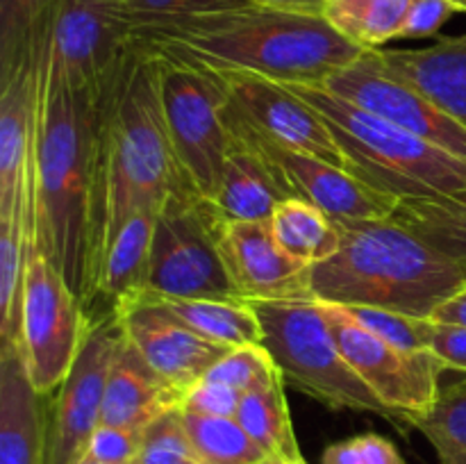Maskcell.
Masks as SVG:
<instances>
[{"label":"cell","mask_w":466,"mask_h":464,"mask_svg":"<svg viewBox=\"0 0 466 464\" xmlns=\"http://www.w3.org/2000/svg\"><path fill=\"white\" fill-rule=\"evenodd\" d=\"M89 262L86 300L114 237L132 214L159 212L182 189L157 85V57L132 45L89 109ZM189 189V187H187Z\"/></svg>","instance_id":"obj_1"},{"label":"cell","mask_w":466,"mask_h":464,"mask_svg":"<svg viewBox=\"0 0 466 464\" xmlns=\"http://www.w3.org/2000/svg\"><path fill=\"white\" fill-rule=\"evenodd\" d=\"M132 41L198 66L258 73L282 85H323L367 53L323 16L262 5L139 23Z\"/></svg>","instance_id":"obj_2"},{"label":"cell","mask_w":466,"mask_h":464,"mask_svg":"<svg viewBox=\"0 0 466 464\" xmlns=\"http://www.w3.org/2000/svg\"><path fill=\"white\" fill-rule=\"evenodd\" d=\"M35 50L32 162L36 182V226L46 257L77 300L86 294L89 262V109L91 98L73 91L39 35Z\"/></svg>","instance_id":"obj_3"},{"label":"cell","mask_w":466,"mask_h":464,"mask_svg":"<svg viewBox=\"0 0 466 464\" xmlns=\"http://www.w3.org/2000/svg\"><path fill=\"white\" fill-rule=\"evenodd\" d=\"M335 226L339 248L309 273L319 303L432 318L441 303L466 289V262L431 248L394 218H339Z\"/></svg>","instance_id":"obj_4"},{"label":"cell","mask_w":466,"mask_h":464,"mask_svg":"<svg viewBox=\"0 0 466 464\" xmlns=\"http://www.w3.org/2000/svg\"><path fill=\"white\" fill-rule=\"evenodd\" d=\"M317 109L350 173L373 189L403 198H431L466 187V162L419 139L396 123L362 109L321 85H287Z\"/></svg>","instance_id":"obj_5"},{"label":"cell","mask_w":466,"mask_h":464,"mask_svg":"<svg viewBox=\"0 0 466 464\" xmlns=\"http://www.w3.org/2000/svg\"><path fill=\"white\" fill-rule=\"evenodd\" d=\"M250 305L262 323V346L285 385L330 409L369 412L408 428L346 362L319 300H255Z\"/></svg>","instance_id":"obj_6"},{"label":"cell","mask_w":466,"mask_h":464,"mask_svg":"<svg viewBox=\"0 0 466 464\" xmlns=\"http://www.w3.org/2000/svg\"><path fill=\"white\" fill-rule=\"evenodd\" d=\"M150 53L157 57L159 98L177 171L191 191L212 200L230 146L223 118L228 103L226 86L198 64L155 50Z\"/></svg>","instance_id":"obj_7"},{"label":"cell","mask_w":466,"mask_h":464,"mask_svg":"<svg viewBox=\"0 0 466 464\" xmlns=\"http://www.w3.org/2000/svg\"><path fill=\"white\" fill-rule=\"evenodd\" d=\"M23 209H25L27 250L25 280H23L21 353L25 358L32 385L39 394L50 396L71 371L89 321L77 296L41 248L36 207L23 203Z\"/></svg>","instance_id":"obj_8"},{"label":"cell","mask_w":466,"mask_h":464,"mask_svg":"<svg viewBox=\"0 0 466 464\" xmlns=\"http://www.w3.org/2000/svg\"><path fill=\"white\" fill-rule=\"evenodd\" d=\"M214 221L212 203L196 191L182 187L168 196L155 218L148 280L141 300H241L218 253Z\"/></svg>","instance_id":"obj_9"},{"label":"cell","mask_w":466,"mask_h":464,"mask_svg":"<svg viewBox=\"0 0 466 464\" xmlns=\"http://www.w3.org/2000/svg\"><path fill=\"white\" fill-rule=\"evenodd\" d=\"M35 32L73 91L91 100L135 45L127 0H57Z\"/></svg>","instance_id":"obj_10"},{"label":"cell","mask_w":466,"mask_h":464,"mask_svg":"<svg viewBox=\"0 0 466 464\" xmlns=\"http://www.w3.org/2000/svg\"><path fill=\"white\" fill-rule=\"evenodd\" d=\"M346 362L408 428L435 405L446 364L432 350H403L369 332L341 305L321 303Z\"/></svg>","instance_id":"obj_11"},{"label":"cell","mask_w":466,"mask_h":464,"mask_svg":"<svg viewBox=\"0 0 466 464\" xmlns=\"http://www.w3.org/2000/svg\"><path fill=\"white\" fill-rule=\"evenodd\" d=\"M123 335L121 317L89 321L80 353L48 403L44 464H77L86 455L103 421L109 368Z\"/></svg>","instance_id":"obj_12"},{"label":"cell","mask_w":466,"mask_h":464,"mask_svg":"<svg viewBox=\"0 0 466 464\" xmlns=\"http://www.w3.org/2000/svg\"><path fill=\"white\" fill-rule=\"evenodd\" d=\"M223 118L232 135L244 139L250 148L262 155L287 198L305 200L335 221L390 218L394 214L399 200L373 189L344 168L332 166L314 155L268 139L232 107L230 100L223 107Z\"/></svg>","instance_id":"obj_13"},{"label":"cell","mask_w":466,"mask_h":464,"mask_svg":"<svg viewBox=\"0 0 466 464\" xmlns=\"http://www.w3.org/2000/svg\"><path fill=\"white\" fill-rule=\"evenodd\" d=\"M321 86L466 162V127L417 86L391 76L378 50H367L350 66L332 73Z\"/></svg>","instance_id":"obj_14"},{"label":"cell","mask_w":466,"mask_h":464,"mask_svg":"<svg viewBox=\"0 0 466 464\" xmlns=\"http://www.w3.org/2000/svg\"><path fill=\"white\" fill-rule=\"evenodd\" d=\"M208 71H212L226 86L232 107L268 139L303 150L350 173L349 159L339 150L335 135L326 126L321 114L300 100L289 86L248 71H223V68H208Z\"/></svg>","instance_id":"obj_15"},{"label":"cell","mask_w":466,"mask_h":464,"mask_svg":"<svg viewBox=\"0 0 466 464\" xmlns=\"http://www.w3.org/2000/svg\"><path fill=\"white\" fill-rule=\"evenodd\" d=\"M214 235L241 300H314L312 264L285 253L268 221H230L217 214Z\"/></svg>","instance_id":"obj_16"},{"label":"cell","mask_w":466,"mask_h":464,"mask_svg":"<svg viewBox=\"0 0 466 464\" xmlns=\"http://www.w3.org/2000/svg\"><path fill=\"white\" fill-rule=\"evenodd\" d=\"M121 318L127 339L182 396L189 394L232 350L205 339L157 305H137Z\"/></svg>","instance_id":"obj_17"},{"label":"cell","mask_w":466,"mask_h":464,"mask_svg":"<svg viewBox=\"0 0 466 464\" xmlns=\"http://www.w3.org/2000/svg\"><path fill=\"white\" fill-rule=\"evenodd\" d=\"M155 218L157 212L141 209L132 214L116 232L100 267L94 294L85 305L86 321L123 317L144 298Z\"/></svg>","instance_id":"obj_18"},{"label":"cell","mask_w":466,"mask_h":464,"mask_svg":"<svg viewBox=\"0 0 466 464\" xmlns=\"http://www.w3.org/2000/svg\"><path fill=\"white\" fill-rule=\"evenodd\" d=\"M46 398L32 385L21 348L0 346V464H44Z\"/></svg>","instance_id":"obj_19"},{"label":"cell","mask_w":466,"mask_h":464,"mask_svg":"<svg viewBox=\"0 0 466 464\" xmlns=\"http://www.w3.org/2000/svg\"><path fill=\"white\" fill-rule=\"evenodd\" d=\"M182 400L185 396L164 380L127 335H123L109 368L100 423L141 432L164 412L182 408Z\"/></svg>","instance_id":"obj_20"},{"label":"cell","mask_w":466,"mask_h":464,"mask_svg":"<svg viewBox=\"0 0 466 464\" xmlns=\"http://www.w3.org/2000/svg\"><path fill=\"white\" fill-rule=\"evenodd\" d=\"M378 57L466 127V35L440 36L423 48H382Z\"/></svg>","instance_id":"obj_21"},{"label":"cell","mask_w":466,"mask_h":464,"mask_svg":"<svg viewBox=\"0 0 466 464\" xmlns=\"http://www.w3.org/2000/svg\"><path fill=\"white\" fill-rule=\"evenodd\" d=\"M35 50L0 77V218L21 203L35 116Z\"/></svg>","instance_id":"obj_22"},{"label":"cell","mask_w":466,"mask_h":464,"mask_svg":"<svg viewBox=\"0 0 466 464\" xmlns=\"http://www.w3.org/2000/svg\"><path fill=\"white\" fill-rule=\"evenodd\" d=\"M228 135H230V146H228L221 182L209 203L218 217L230 221H268L278 205L287 200L285 191L258 150L250 148L230 130Z\"/></svg>","instance_id":"obj_23"},{"label":"cell","mask_w":466,"mask_h":464,"mask_svg":"<svg viewBox=\"0 0 466 464\" xmlns=\"http://www.w3.org/2000/svg\"><path fill=\"white\" fill-rule=\"evenodd\" d=\"M144 303L157 305L205 339L217 341L228 348L262 346V323L248 300L146 298L139 305Z\"/></svg>","instance_id":"obj_24"},{"label":"cell","mask_w":466,"mask_h":464,"mask_svg":"<svg viewBox=\"0 0 466 464\" xmlns=\"http://www.w3.org/2000/svg\"><path fill=\"white\" fill-rule=\"evenodd\" d=\"M390 218L408 227L431 248L466 262V187L431 198L399 200Z\"/></svg>","instance_id":"obj_25"},{"label":"cell","mask_w":466,"mask_h":464,"mask_svg":"<svg viewBox=\"0 0 466 464\" xmlns=\"http://www.w3.org/2000/svg\"><path fill=\"white\" fill-rule=\"evenodd\" d=\"M237 421L262 446L268 458L289 459V462L303 459L294 423H291L282 376H276L267 385L246 391L239 409H237Z\"/></svg>","instance_id":"obj_26"},{"label":"cell","mask_w":466,"mask_h":464,"mask_svg":"<svg viewBox=\"0 0 466 464\" xmlns=\"http://www.w3.org/2000/svg\"><path fill=\"white\" fill-rule=\"evenodd\" d=\"M268 223L280 248L300 262H323L339 248L341 237L335 221L300 198L282 200Z\"/></svg>","instance_id":"obj_27"},{"label":"cell","mask_w":466,"mask_h":464,"mask_svg":"<svg viewBox=\"0 0 466 464\" xmlns=\"http://www.w3.org/2000/svg\"><path fill=\"white\" fill-rule=\"evenodd\" d=\"M412 0H328L323 18L355 45L382 50L399 39Z\"/></svg>","instance_id":"obj_28"},{"label":"cell","mask_w":466,"mask_h":464,"mask_svg":"<svg viewBox=\"0 0 466 464\" xmlns=\"http://www.w3.org/2000/svg\"><path fill=\"white\" fill-rule=\"evenodd\" d=\"M27 226L23 203L0 218V341L21 348Z\"/></svg>","instance_id":"obj_29"},{"label":"cell","mask_w":466,"mask_h":464,"mask_svg":"<svg viewBox=\"0 0 466 464\" xmlns=\"http://www.w3.org/2000/svg\"><path fill=\"white\" fill-rule=\"evenodd\" d=\"M198 464H259L268 458L235 417H208L182 409Z\"/></svg>","instance_id":"obj_30"},{"label":"cell","mask_w":466,"mask_h":464,"mask_svg":"<svg viewBox=\"0 0 466 464\" xmlns=\"http://www.w3.org/2000/svg\"><path fill=\"white\" fill-rule=\"evenodd\" d=\"M441 464H466V376L441 387L435 405L412 421Z\"/></svg>","instance_id":"obj_31"},{"label":"cell","mask_w":466,"mask_h":464,"mask_svg":"<svg viewBox=\"0 0 466 464\" xmlns=\"http://www.w3.org/2000/svg\"><path fill=\"white\" fill-rule=\"evenodd\" d=\"M57 0H0V77L32 53V35Z\"/></svg>","instance_id":"obj_32"},{"label":"cell","mask_w":466,"mask_h":464,"mask_svg":"<svg viewBox=\"0 0 466 464\" xmlns=\"http://www.w3.org/2000/svg\"><path fill=\"white\" fill-rule=\"evenodd\" d=\"M191 459L194 450L182 419V408L168 409L141 430L137 464H185Z\"/></svg>","instance_id":"obj_33"},{"label":"cell","mask_w":466,"mask_h":464,"mask_svg":"<svg viewBox=\"0 0 466 464\" xmlns=\"http://www.w3.org/2000/svg\"><path fill=\"white\" fill-rule=\"evenodd\" d=\"M358 323H362L369 332L380 339L399 346L403 350H428V326L431 318L408 317V314L390 312V309L362 308L350 305L344 308Z\"/></svg>","instance_id":"obj_34"},{"label":"cell","mask_w":466,"mask_h":464,"mask_svg":"<svg viewBox=\"0 0 466 464\" xmlns=\"http://www.w3.org/2000/svg\"><path fill=\"white\" fill-rule=\"evenodd\" d=\"M276 376H280V371L264 346H241L232 348L205 378L226 382L246 394L255 387L271 382Z\"/></svg>","instance_id":"obj_35"},{"label":"cell","mask_w":466,"mask_h":464,"mask_svg":"<svg viewBox=\"0 0 466 464\" xmlns=\"http://www.w3.org/2000/svg\"><path fill=\"white\" fill-rule=\"evenodd\" d=\"M253 5L250 0H127L132 16V30L139 23L168 21V18L198 16V14L226 12Z\"/></svg>","instance_id":"obj_36"},{"label":"cell","mask_w":466,"mask_h":464,"mask_svg":"<svg viewBox=\"0 0 466 464\" xmlns=\"http://www.w3.org/2000/svg\"><path fill=\"white\" fill-rule=\"evenodd\" d=\"M141 432L100 423L89 441L86 455L103 464H135L139 458Z\"/></svg>","instance_id":"obj_37"},{"label":"cell","mask_w":466,"mask_h":464,"mask_svg":"<svg viewBox=\"0 0 466 464\" xmlns=\"http://www.w3.org/2000/svg\"><path fill=\"white\" fill-rule=\"evenodd\" d=\"M455 14H464V7L455 0H412L399 39L437 36Z\"/></svg>","instance_id":"obj_38"},{"label":"cell","mask_w":466,"mask_h":464,"mask_svg":"<svg viewBox=\"0 0 466 464\" xmlns=\"http://www.w3.org/2000/svg\"><path fill=\"white\" fill-rule=\"evenodd\" d=\"M244 391L226 385V382L209 380L203 378L189 394L182 400V409H189L196 414H208V417H235L239 409Z\"/></svg>","instance_id":"obj_39"},{"label":"cell","mask_w":466,"mask_h":464,"mask_svg":"<svg viewBox=\"0 0 466 464\" xmlns=\"http://www.w3.org/2000/svg\"><path fill=\"white\" fill-rule=\"evenodd\" d=\"M428 350H432L446 364V368L466 373V328L431 318Z\"/></svg>","instance_id":"obj_40"},{"label":"cell","mask_w":466,"mask_h":464,"mask_svg":"<svg viewBox=\"0 0 466 464\" xmlns=\"http://www.w3.org/2000/svg\"><path fill=\"white\" fill-rule=\"evenodd\" d=\"M358 437L360 446H362L364 464H405L399 449L387 437L376 435V432H367V435Z\"/></svg>","instance_id":"obj_41"},{"label":"cell","mask_w":466,"mask_h":464,"mask_svg":"<svg viewBox=\"0 0 466 464\" xmlns=\"http://www.w3.org/2000/svg\"><path fill=\"white\" fill-rule=\"evenodd\" d=\"M321 464H364L362 446H360V437H350V439L337 441L323 450Z\"/></svg>","instance_id":"obj_42"},{"label":"cell","mask_w":466,"mask_h":464,"mask_svg":"<svg viewBox=\"0 0 466 464\" xmlns=\"http://www.w3.org/2000/svg\"><path fill=\"white\" fill-rule=\"evenodd\" d=\"M432 318L440 323H453V326L466 328V289L441 303L432 314Z\"/></svg>","instance_id":"obj_43"},{"label":"cell","mask_w":466,"mask_h":464,"mask_svg":"<svg viewBox=\"0 0 466 464\" xmlns=\"http://www.w3.org/2000/svg\"><path fill=\"white\" fill-rule=\"evenodd\" d=\"M253 5H262V7L285 9V12H299V14H314V16H323L328 0H250Z\"/></svg>","instance_id":"obj_44"},{"label":"cell","mask_w":466,"mask_h":464,"mask_svg":"<svg viewBox=\"0 0 466 464\" xmlns=\"http://www.w3.org/2000/svg\"><path fill=\"white\" fill-rule=\"evenodd\" d=\"M259 464H308L305 459H300V462H289V459H278V458H267L264 462Z\"/></svg>","instance_id":"obj_45"},{"label":"cell","mask_w":466,"mask_h":464,"mask_svg":"<svg viewBox=\"0 0 466 464\" xmlns=\"http://www.w3.org/2000/svg\"><path fill=\"white\" fill-rule=\"evenodd\" d=\"M77 464H103V462H98V459H94V458H89V455H85V458H82Z\"/></svg>","instance_id":"obj_46"},{"label":"cell","mask_w":466,"mask_h":464,"mask_svg":"<svg viewBox=\"0 0 466 464\" xmlns=\"http://www.w3.org/2000/svg\"><path fill=\"white\" fill-rule=\"evenodd\" d=\"M455 3H460L464 7V14H466V0H455Z\"/></svg>","instance_id":"obj_47"},{"label":"cell","mask_w":466,"mask_h":464,"mask_svg":"<svg viewBox=\"0 0 466 464\" xmlns=\"http://www.w3.org/2000/svg\"><path fill=\"white\" fill-rule=\"evenodd\" d=\"M185 464H198V462H194V459H191V462H185Z\"/></svg>","instance_id":"obj_48"},{"label":"cell","mask_w":466,"mask_h":464,"mask_svg":"<svg viewBox=\"0 0 466 464\" xmlns=\"http://www.w3.org/2000/svg\"><path fill=\"white\" fill-rule=\"evenodd\" d=\"M135 464H137V462H135Z\"/></svg>","instance_id":"obj_49"}]
</instances>
